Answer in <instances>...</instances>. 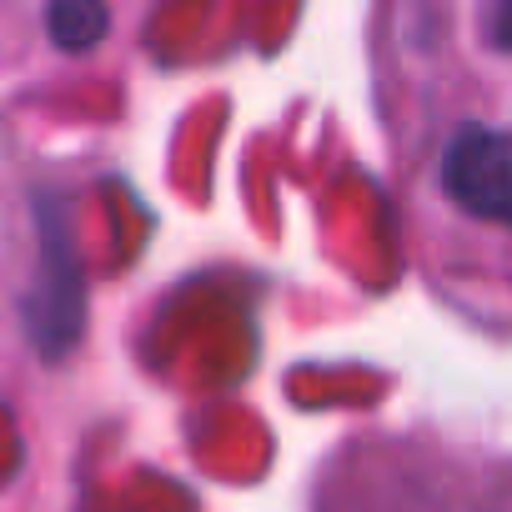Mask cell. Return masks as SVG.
<instances>
[{"label":"cell","instance_id":"obj_1","mask_svg":"<svg viewBox=\"0 0 512 512\" xmlns=\"http://www.w3.org/2000/svg\"><path fill=\"white\" fill-rule=\"evenodd\" d=\"M81 317H86V287H81L76 246L66 236L61 211L41 206V262L26 292V332L41 347V357H61L81 337Z\"/></svg>","mask_w":512,"mask_h":512},{"label":"cell","instance_id":"obj_2","mask_svg":"<svg viewBox=\"0 0 512 512\" xmlns=\"http://www.w3.org/2000/svg\"><path fill=\"white\" fill-rule=\"evenodd\" d=\"M447 196L497 226H512V136L492 126H467L442 156Z\"/></svg>","mask_w":512,"mask_h":512},{"label":"cell","instance_id":"obj_3","mask_svg":"<svg viewBox=\"0 0 512 512\" xmlns=\"http://www.w3.org/2000/svg\"><path fill=\"white\" fill-rule=\"evenodd\" d=\"M106 26H111L106 6H91V0H61L46 11V31L61 51H91L106 36Z\"/></svg>","mask_w":512,"mask_h":512},{"label":"cell","instance_id":"obj_4","mask_svg":"<svg viewBox=\"0 0 512 512\" xmlns=\"http://www.w3.org/2000/svg\"><path fill=\"white\" fill-rule=\"evenodd\" d=\"M487 41L497 51H512V0H502V6L487 16Z\"/></svg>","mask_w":512,"mask_h":512}]
</instances>
